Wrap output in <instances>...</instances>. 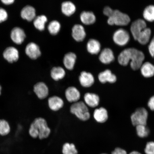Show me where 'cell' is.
Segmentation results:
<instances>
[{
	"label": "cell",
	"mask_w": 154,
	"mask_h": 154,
	"mask_svg": "<svg viewBox=\"0 0 154 154\" xmlns=\"http://www.w3.org/2000/svg\"><path fill=\"white\" fill-rule=\"evenodd\" d=\"M11 38L14 43L20 45L24 41L26 38V35L23 29L16 27L13 28L11 30Z\"/></svg>",
	"instance_id": "9"
},
{
	"label": "cell",
	"mask_w": 154,
	"mask_h": 154,
	"mask_svg": "<svg viewBox=\"0 0 154 154\" xmlns=\"http://www.w3.org/2000/svg\"><path fill=\"white\" fill-rule=\"evenodd\" d=\"M28 132L32 137L34 138L38 137L42 140L49 136L51 130L45 119L42 117H38L35 119L31 124Z\"/></svg>",
	"instance_id": "1"
},
{
	"label": "cell",
	"mask_w": 154,
	"mask_h": 154,
	"mask_svg": "<svg viewBox=\"0 0 154 154\" xmlns=\"http://www.w3.org/2000/svg\"><path fill=\"white\" fill-rule=\"evenodd\" d=\"M148 106L151 110L154 111V95L149 99L148 102Z\"/></svg>",
	"instance_id": "39"
},
{
	"label": "cell",
	"mask_w": 154,
	"mask_h": 154,
	"mask_svg": "<svg viewBox=\"0 0 154 154\" xmlns=\"http://www.w3.org/2000/svg\"><path fill=\"white\" fill-rule=\"evenodd\" d=\"M80 18L82 23L86 25L93 24L96 21L95 15L92 11H82L80 14Z\"/></svg>",
	"instance_id": "24"
},
{
	"label": "cell",
	"mask_w": 154,
	"mask_h": 154,
	"mask_svg": "<svg viewBox=\"0 0 154 154\" xmlns=\"http://www.w3.org/2000/svg\"><path fill=\"white\" fill-rule=\"evenodd\" d=\"M72 38L76 42L83 41L86 36V33L83 26L80 24H76L72 29Z\"/></svg>",
	"instance_id": "13"
},
{
	"label": "cell",
	"mask_w": 154,
	"mask_h": 154,
	"mask_svg": "<svg viewBox=\"0 0 154 154\" xmlns=\"http://www.w3.org/2000/svg\"><path fill=\"white\" fill-rule=\"evenodd\" d=\"M132 48H127L121 52L118 57V61L121 65L126 66L130 62Z\"/></svg>",
	"instance_id": "19"
},
{
	"label": "cell",
	"mask_w": 154,
	"mask_h": 154,
	"mask_svg": "<svg viewBox=\"0 0 154 154\" xmlns=\"http://www.w3.org/2000/svg\"><path fill=\"white\" fill-rule=\"evenodd\" d=\"M140 69L142 75L145 78H151L154 75V65L151 63H143Z\"/></svg>",
	"instance_id": "26"
},
{
	"label": "cell",
	"mask_w": 154,
	"mask_h": 154,
	"mask_svg": "<svg viewBox=\"0 0 154 154\" xmlns=\"http://www.w3.org/2000/svg\"><path fill=\"white\" fill-rule=\"evenodd\" d=\"M93 116L95 120L99 123H104L108 119L107 111L103 107L96 109L94 111Z\"/></svg>",
	"instance_id": "23"
},
{
	"label": "cell",
	"mask_w": 154,
	"mask_h": 154,
	"mask_svg": "<svg viewBox=\"0 0 154 154\" xmlns=\"http://www.w3.org/2000/svg\"><path fill=\"white\" fill-rule=\"evenodd\" d=\"M148 111L144 108H140L136 109L131 116L132 124L134 126L140 125H146L148 117Z\"/></svg>",
	"instance_id": "4"
},
{
	"label": "cell",
	"mask_w": 154,
	"mask_h": 154,
	"mask_svg": "<svg viewBox=\"0 0 154 154\" xmlns=\"http://www.w3.org/2000/svg\"><path fill=\"white\" fill-rule=\"evenodd\" d=\"M149 52L152 57H154V35L151 40H150L149 47Z\"/></svg>",
	"instance_id": "37"
},
{
	"label": "cell",
	"mask_w": 154,
	"mask_h": 154,
	"mask_svg": "<svg viewBox=\"0 0 154 154\" xmlns=\"http://www.w3.org/2000/svg\"><path fill=\"white\" fill-rule=\"evenodd\" d=\"M70 112L75 115L79 120L87 121L90 118V115L87 106L82 101H78L71 106Z\"/></svg>",
	"instance_id": "3"
},
{
	"label": "cell",
	"mask_w": 154,
	"mask_h": 154,
	"mask_svg": "<svg viewBox=\"0 0 154 154\" xmlns=\"http://www.w3.org/2000/svg\"><path fill=\"white\" fill-rule=\"evenodd\" d=\"M81 85L84 88H89L95 82L94 77L91 73L83 71L81 73L79 77Z\"/></svg>",
	"instance_id": "15"
},
{
	"label": "cell",
	"mask_w": 154,
	"mask_h": 154,
	"mask_svg": "<svg viewBox=\"0 0 154 154\" xmlns=\"http://www.w3.org/2000/svg\"><path fill=\"white\" fill-rule=\"evenodd\" d=\"M98 79L99 81L103 84L107 82L113 83L117 80L116 76L109 69L100 73L98 75Z\"/></svg>",
	"instance_id": "17"
},
{
	"label": "cell",
	"mask_w": 154,
	"mask_h": 154,
	"mask_svg": "<svg viewBox=\"0 0 154 154\" xmlns=\"http://www.w3.org/2000/svg\"><path fill=\"white\" fill-rule=\"evenodd\" d=\"M129 154H141L138 152L137 151H133L131 152Z\"/></svg>",
	"instance_id": "42"
},
{
	"label": "cell",
	"mask_w": 154,
	"mask_h": 154,
	"mask_svg": "<svg viewBox=\"0 0 154 154\" xmlns=\"http://www.w3.org/2000/svg\"><path fill=\"white\" fill-rule=\"evenodd\" d=\"M5 60L10 63L17 62L19 58L18 50L14 47H10L6 48L3 54Z\"/></svg>",
	"instance_id": "8"
},
{
	"label": "cell",
	"mask_w": 154,
	"mask_h": 154,
	"mask_svg": "<svg viewBox=\"0 0 154 154\" xmlns=\"http://www.w3.org/2000/svg\"><path fill=\"white\" fill-rule=\"evenodd\" d=\"M99 59L100 61L103 64H109L115 60L114 53L110 48H105L100 53Z\"/></svg>",
	"instance_id": "12"
},
{
	"label": "cell",
	"mask_w": 154,
	"mask_h": 154,
	"mask_svg": "<svg viewBox=\"0 0 154 154\" xmlns=\"http://www.w3.org/2000/svg\"><path fill=\"white\" fill-rule=\"evenodd\" d=\"M20 15L22 18L24 20L31 22L36 17L35 9L32 6L26 5L21 11Z\"/></svg>",
	"instance_id": "16"
},
{
	"label": "cell",
	"mask_w": 154,
	"mask_h": 154,
	"mask_svg": "<svg viewBox=\"0 0 154 154\" xmlns=\"http://www.w3.org/2000/svg\"><path fill=\"white\" fill-rule=\"evenodd\" d=\"M61 25L57 20H53L49 23L48 26V29L52 35H56L60 32Z\"/></svg>",
	"instance_id": "32"
},
{
	"label": "cell",
	"mask_w": 154,
	"mask_h": 154,
	"mask_svg": "<svg viewBox=\"0 0 154 154\" xmlns=\"http://www.w3.org/2000/svg\"><path fill=\"white\" fill-rule=\"evenodd\" d=\"M51 76L54 80L57 81L64 78L66 72L62 67L58 66L53 67L51 73Z\"/></svg>",
	"instance_id": "28"
},
{
	"label": "cell",
	"mask_w": 154,
	"mask_h": 154,
	"mask_svg": "<svg viewBox=\"0 0 154 154\" xmlns=\"http://www.w3.org/2000/svg\"><path fill=\"white\" fill-rule=\"evenodd\" d=\"M2 3L6 5H9L14 3L15 0H1Z\"/></svg>",
	"instance_id": "41"
},
{
	"label": "cell",
	"mask_w": 154,
	"mask_h": 154,
	"mask_svg": "<svg viewBox=\"0 0 154 154\" xmlns=\"http://www.w3.org/2000/svg\"><path fill=\"white\" fill-rule=\"evenodd\" d=\"M114 10L112 9L111 7L109 6L106 7L103 9V13L105 16L108 17H110L112 14Z\"/></svg>",
	"instance_id": "38"
},
{
	"label": "cell",
	"mask_w": 154,
	"mask_h": 154,
	"mask_svg": "<svg viewBox=\"0 0 154 154\" xmlns=\"http://www.w3.org/2000/svg\"><path fill=\"white\" fill-rule=\"evenodd\" d=\"M77 57L74 53L69 52L66 54L63 57V62L65 68L72 70L74 68Z\"/></svg>",
	"instance_id": "20"
},
{
	"label": "cell",
	"mask_w": 154,
	"mask_h": 154,
	"mask_svg": "<svg viewBox=\"0 0 154 154\" xmlns=\"http://www.w3.org/2000/svg\"><path fill=\"white\" fill-rule=\"evenodd\" d=\"M147 27V24L144 19H138L133 22L130 26V31L134 39L136 41L140 32Z\"/></svg>",
	"instance_id": "7"
},
{
	"label": "cell",
	"mask_w": 154,
	"mask_h": 154,
	"mask_svg": "<svg viewBox=\"0 0 154 154\" xmlns=\"http://www.w3.org/2000/svg\"><path fill=\"white\" fill-rule=\"evenodd\" d=\"M8 18V14L6 11L2 8H0V23L6 20Z\"/></svg>",
	"instance_id": "36"
},
{
	"label": "cell",
	"mask_w": 154,
	"mask_h": 154,
	"mask_svg": "<svg viewBox=\"0 0 154 154\" xmlns=\"http://www.w3.org/2000/svg\"></svg>",
	"instance_id": "45"
},
{
	"label": "cell",
	"mask_w": 154,
	"mask_h": 154,
	"mask_svg": "<svg viewBox=\"0 0 154 154\" xmlns=\"http://www.w3.org/2000/svg\"><path fill=\"white\" fill-rule=\"evenodd\" d=\"M11 127L9 122L5 119H0V136H6L10 134Z\"/></svg>",
	"instance_id": "31"
},
{
	"label": "cell",
	"mask_w": 154,
	"mask_h": 154,
	"mask_svg": "<svg viewBox=\"0 0 154 154\" xmlns=\"http://www.w3.org/2000/svg\"><path fill=\"white\" fill-rule=\"evenodd\" d=\"M143 16L145 21L154 22V5H150L146 7L143 11Z\"/></svg>",
	"instance_id": "30"
},
{
	"label": "cell",
	"mask_w": 154,
	"mask_h": 154,
	"mask_svg": "<svg viewBox=\"0 0 154 154\" xmlns=\"http://www.w3.org/2000/svg\"><path fill=\"white\" fill-rule=\"evenodd\" d=\"M151 29L146 28L140 32L136 41L142 45H145L149 43L151 39Z\"/></svg>",
	"instance_id": "27"
},
{
	"label": "cell",
	"mask_w": 154,
	"mask_h": 154,
	"mask_svg": "<svg viewBox=\"0 0 154 154\" xmlns=\"http://www.w3.org/2000/svg\"><path fill=\"white\" fill-rule=\"evenodd\" d=\"M84 99L86 105L92 108L97 107L100 101L99 96L97 94L88 92L85 95Z\"/></svg>",
	"instance_id": "21"
},
{
	"label": "cell",
	"mask_w": 154,
	"mask_h": 154,
	"mask_svg": "<svg viewBox=\"0 0 154 154\" xmlns=\"http://www.w3.org/2000/svg\"><path fill=\"white\" fill-rule=\"evenodd\" d=\"M144 151L146 154H154V142H148L146 144Z\"/></svg>",
	"instance_id": "35"
},
{
	"label": "cell",
	"mask_w": 154,
	"mask_h": 154,
	"mask_svg": "<svg viewBox=\"0 0 154 154\" xmlns=\"http://www.w3.org/2000/svg\"><path fill=\"white\" fill-rule=\"evenodd\" d=\"M33 21L34 26L37 29L41 31L45 29V24L48 21L47 17L45 15L36 17Z\"/></svg>",
	"instance_id": "29"
},
{
	"label": "cell",
	"mask_w": 154,
	"mask_h": 154,
	"mask_svg": "<svg viewBox=\"0 0 154 154\" xmlns=\"http://www.w3.org/2000/svg\"><path fill=\"white\" fill-rule=\"evenodd\" d=\"M48 105L51 110L56 111L63 107L64 102L62 99L57 96L50 97L48 100Z\"/></svg>",
	"instance_id": "18"
},
{
	"label": "cell",
	"mask_w": 154,
	"mask_h": 154,
	"mask_svg": "<svg viewBox=\"0 0 154 154\" xmlns=\"http://www.w3.org/2000/svg\"><path fill=\"white\" fill-rule=\"evenodd\" d=\"M61 10L63 14L66 16H71L75 12L76 7L75 5L72 2L65 1L61 4Z\"/></svg>",
	"instance_id": "25"
},
{
	"label": "cell",
	"mask_w": 154,
	"mask_h": 154,
	"mask_svg": "<svg viewBox=\"0 0 154 154\" xmlns=\"http://www.w3.org/2000/svg\"><path fill=\"white\" fill-rule=\"evenodd\" d=\"M65 95L67 100L71 103L78 101L81 97L80 92L74 86L69 87L67 88Z\"/></svg>",
	"instance_id": "14"
},
{
	"label": "cell",
	"mask_w": 154,
	"mask_h": 154,
	"mask_svg": "<svg viewBox=\"0 0 154 154\" xmlns=\"http://www.w3.org/2000/svg\"><path fill=\"white\" fill-rule=\"evenodd\" d=\"M26 55L32 60H35L41 55V52L39 47L35 43H30L26 45L25 49Z\"/></svg>",
	"instance_id": "10"
},
{
	"label": "cell",
	"mask_w": 154,
	"mask_h": 154,
	"mask_svg": "<svg viewBox=\"0 0 154 154\" xmlns=\"http://www.w3.org/2000/svg\"><path fill=\"white\" fill-rule=\"evenodd\" d=\"M130 21V17L128 14L118 10H115L112 14L108 17L107 23L110 26H123L128 25Z\"/></svg>",
	"instance_id": "2"
},
{
	"label": "cell",
	"mask_w": 154,
	"mask_h": 154,
	"mask_svg": "<svg viewBox=\"0 0 154 154\" xmlns=\"http://www.w3.org/2000/svg\"><path fill=\"white\" fill-rule=\"evenodd\" d=\"M63 154H78V150L74 144L65 143L63 146Z\"/></svg>",
	"instance_id": "33"
},
{
	"label": "cell",
	"mask_w": 154,
	"mask_h": 154,
	"mask_svg": "<svg viewBox=\"0 0 154 154\" xmlns=\"http://www.w3.org/2000/svg\"><path fill=\"white\" fill-rule=\"evenodd\" d=\"M33 90L34 93L40 99H45L49 95V88L43 82H38L35 85Z\"/></svg>",
	"instance_id": "11"
},
{
	"label": "cell",
	"mask_w": 154,
	"mask_h": 154,
	"mask_svg": "<svg viewBox=\"0 0 154 154\" xmlns=\"http://www.w3.org/2000/svg\"><path fill=\"white\" fill-rule=\"evenodd\" d=\"M136 130L138 135L140 137H146L149 133V131L146 125H138L136 126Z\"/></svg>",
	"instance_id": "34"
},
{
	"label": "cell",
	"mask_w": 154,
	"mask_h": 154,
	"mask_svg": "<svg viewBox=\"0 0 154 154\" xmlns=\"http://www.w3.org/2000/svg\"><path fill=\"white\" fill-rule=\"evenodd\" d=\"M2 89V88L1 85H0V96L1 95Z\"/></svg>",
	"instance_id": "43"
},
{
	"label": "cell",
	"mask_w": 154,
	"mask_h": 154,
	"mask_svg": "<svg viewBox=\"0 0 154 154\" xmlns=\"http://www.w3.org/2000/svg\"></svg>",
	"instance_id": "44"
},
{
	"label": "cell",
	"mask_w": 154,
	"mask_h": 154,
	"mask_svg": "<svg viewBox=\"0 0 154 154\" xmlns=\"http://www.w3.org/2000/svg\"><path fill=\"white\" fill-rule=\"evenodd\" d=\"M86 48L88 53L92 55H96L100 52L101 45L97 40L91 38L88 42Z\"/></svg>",
	"instance_id": "22"
},
{
	"label": "cell",
	"mask_w": 154,
	"mask_h": 154,
	"mask_svg": "<svg viewBox=\"0 0 154 154\" xmlns=\"http://www.w3.org/2000/svg\"><path fill=\"white\" fill-rule=\"evenodd\" d=\"M131 56L130 65L131 68L134 70H137L140 68L145 59V56L141 51L136 48H132Z\"/></svg>",
	"instance_id": "6"
},
{
	"label": "cell",
	"mask_w": 154,
	"mask_h": 154,
	"mask_svg": "<svg viewBox=\"0 0 154 154\" xmlns=\"http://www.w3.org/2000/svg\"><path fill=\"white\" fill-rule=\"evenodd\" d=\"M113 40L116 45L124 47L129 42L130 36L128 31L123 28H120L114 32L113 35Z\"/></svg>",
	"instance_id": "5"
},
{
	"label": "cell",
	"mask_w": 154,
	"mask_h": 154,
	"mask_svg": "<svg viewBox=\"0 0 154 154\" xmlns=\"http://www.w3.org/2000/svg\"><path fill=\"white\" fill-rule=\"evenodd\" d=\"M112 154H127V153L125 150L121 148H117L112 152Z\"/></svg>",
	"instance_id": "40"
}]
</instances>
